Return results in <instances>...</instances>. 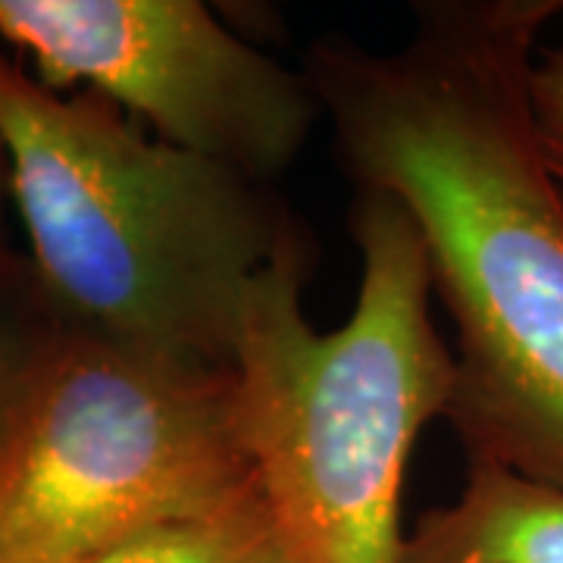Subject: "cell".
Masks as SVG:
<instances>
[{"label": "cell", "mask_w": 563, "mask_h": 563, "mask_svg": "<svg viewBox=\"0 0 563 563\" xmlns=\"http://www.w3.org/2000/svg\"><path fill=\"white\" fill-rule=\"evenodd\" d=\"M532 120L551 176L563 188V44L536 54L532 66Z\"/></svg>", "instance_id": "9"}, {"label": "cell", "mask_w": 563, "mask_h": 563, "mask_svg": "<svg viewBox=\"0 0 563 563\" xmlns=\"http://www.w3.org/2000/svg\"><path fill=\"white\" fill-rule=\"evenodd\" d=\"M251 492L235 373L63 332L0 461V563H88Z\"/></svg>", "instance_id": "4"}, {"label": "cell", "mask_w": 563, "mask_h": 563, "mask_svg": "<svg viewBox=\"0 0 563 563\" xmlns=\"http://www.w3.org/2000/svg\"><path fill=\"white\" fill-rule=\"evenodd\" d=\"M561 0H422L395 51L317 38L301 69L354 191L417 225L454 322L466 461L563 488V188L532 120Z\"/></svg>", "instance_id": "1"}, {"label": "cell", "mask_w": 563, "mask_h": 563, "mask_svg": "<svg viewBox=\"0 0 563 563\" xmlns=\"http://www.w3.org/2000/svg\"><path fill=\"white\" fill-rule=\"evenodd\" d=\"M88 563H295L261 488L198 520L163 526Z\"/></svg>", "instance_id": "7"}, {"label": "cell", "mask_w": 563, "mask_h": 563, "mask_svg": "<svg viewBox=\"0 0 563 563\" xmlns=\"http://www.w3.org/2000/svg\"><path fill=\"white\" fill-rule=\"evenodd\" d=\"M351 232V320L317 332L303 317L310 244L263 273L235 354L244 444L295 563H401L407 457L454 391L417 225L391 198L354 191Z\"/></svg>", "instance_id": "3"}, {"label": "cell", "mask_w": 563, "mask_h": 563, "mask_svg": "<svg viewBox=\"0 0 563 563\" xmlns=\"http://www.w3.org/2000/svg\"><path fill=\"white\" fill-rule=\"evenodd\" d=\"M401 563H563V488L470 463L461 498L422 514Z\"/></svg>", "instance_id": "6"}, {"label": "cell", "mask_w": 563, "mask_h": 563, "mask_svg": "<svg viewBox=\"0 0 563 563\" xmlns=\"http://www.w3.org/2000/svg\"><path fill=\"white\" fill-rule=\"evenodd\" d=\"M0 139L29 263L63 332L235 373L251 295L310 232L269 181L163 144L0 51Z\"/></svg>", "instance_id": "2"}, {"label": "cell", "mask_w": 563, "mask_h": 563, "mask_svg": "<svg viewBox=\"0 0 563 563\" xmlns=\"http://www.w3.org/2000/svg\"><path fill=\"white\" fill-rule=\"evenodd\" d=\"M7 201H13V195H10V161H7L3 139H0V257L13 254V247L7 242Z\"/></svg>", "instance_id": "10"}, {"label": "cell", "mask_w": 563, "mask_h": 563, "mask_svg": "<svg viewBox=\"0 0 563 563\" xmlns=\"http://www.w3.org/2000/svg\"><path fill=\"white\" fill-rule=\"evenodd\" d=\"M63 339L29 257H0V461Z\"/></svg>", "instance_id": "8"}, {"label": "cell", "mask_w": 563, "mask_h": 563, "mask_svg": "<svg viewBox=\"0 0 563 563\" xmlns=\"http://www.w3.org/2000/svg\"><path fill=\"white\" fill-rule=\"evenodd\" d=\"M0 38L44 88L81 85L163 144L269 185L322 120L303 69L225 29L201 0H0Z\"/></svg>", "instance_id": "5"}]
</instances>
